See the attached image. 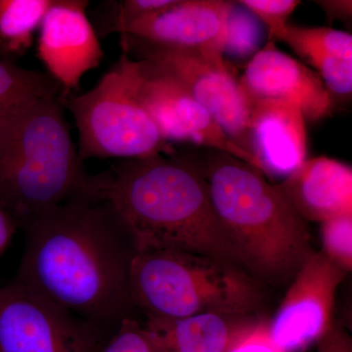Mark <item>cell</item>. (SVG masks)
<instances>
[{
  "mask_svg": "<svg viewBox=\"0 0 352 352\" xmlns=\"http://www.w3.org/2000/svg\"><path fill=\"white\" fill-rule=\"evenodd\" d=\"M15 280L72 314L113 333L135 309L133 239L107 201L76 198L25 220Z\"/></svg>",
  "mask_w": 352,
  "mask_h": 352,
  "instance_id": "1",
  "label": "cell"
},
{
  "mask_svg": "<svg viewBox=\"0 0 352 352\" xmlns=\"http://www.w3.org/2000/svg\"><path fill=\"white\" fill-rule=\"evenodd\" d=\"M97 197L119 214L138 254L191 252L244 270L215 212L203 171L177 151L116 162L99 173Z\"/></svg>",
  "mask_w": 352,
  "mask_h": 352,
  "instance_id": "2",
  "label": "cell"
},
{
  "mask_svg": "<svg viewBox=\"0 0 352 352\" xmlns=\"http://www.w3.org/2000/svg\"><path fill=\"white\" fill-rule=\"evenodd\" d=\"M204 175L245 271L275 286L289 284L315 252L307 222L258 170L227 153L210 150Z\"/></svg>",
  "mask_w": 352,
  "mask_h": 352,
  "instance_id": "3",
  "label": "cell"
},
{
  "mask_svg": "<svg viewBox=\"0 0 352 352\" xmlns=\"http://www.w3.org/2000/svg\"><path fill=\"white\" fill-rule=\"evenodd\" d=\"M61 96L36 99L0 157V205L20 226L76 198H98L78 156Z\"/></svg>",
  "mask_w": 352,
  "mask_h": 352,
  "instance_id": "4",
  "label": "cell"
},
{
  "mask_svg": "<svg viewBox=\"0 0 352 352\" xmlns=\"http://www.w3.org/2000/svg\"><path fill=\"white\" fill-rule=\"evenodd\" d=\"M131 296L147 318L204 314L254 316L263 305L258 282L221 259L179 251L138 252L132 261Z\"/></svg>",
  "mask_w": 352,
  "mask_h": 352,
  "instance_id": "5",
  "label": "cell"
},
{
  "mask_svg": "<svg viewBox=\"0 0 352 352\" xmlns=\"http://www.w3.org/2000/svg\"><path fill=\"white\" fill-rule=\"evenodd\" d=\"M61 99L75 120L82 162L143 159L176 152L134 99L122 56L91 89Z\"/></svg>",
  "mask_w": 352,
  "mask_h": 352,
  "instance_id": "6",
  "label": "cell"
},
{
  "mask_svg": "<svg viewBox=\"0 0 352 352\" xmlns=\"http://www.w3.org/2000/svg\"><path fill=\"white\" fill-rule=\"evenodd\" d=\"M122 51L132 59L151 62L175 78L236 145L256 159L252 143L251 101L222 55L141 46Z\"/></svg>",
  "mask_w": 352,
  "mask_h": 352,
  "instance_id": "7",
  "label": "cell"
},
{
  "mask_svg": "<svg viewBox=\"0 0 352 352\" xmlns=\"http://www.w3.org/2000/svg\"><path fill=\"white\" fill-rule=\"evenodd\" d=\"M107 333L17 280L0 287V352H100Z\"/></svg>",
  "mask_w": 352,
  "mask_h": 352,
  "instance_id": "8",
  "label": "cell"
},
{
  "mask_svg": "<svg viewBox=\"0 0 352 352\" xmlns=\"http://www.w3.org/2000/svg\"><path fill=\"white\" fill-rule=\"evenodd\" d=\"M122 58L134 99L151 117L166 142H188L227 153L261 173L258 160L236 145L175 78L147 60L124 54Z\"/></svg>",
  "mask_w": 352,
  "mask_h": 352,
  "instance_id": "9",
  "label": "cell"
},
{
  "mask_svg": "<svg viewBox=\"0 0 352 352\" xmlns=\"http://www.w3.org/2000/svg\"><path fill=\"white\" fill-rule=\"evenodd\" d=\"M347 273L321 251L305 261L267 321L271 339L282 351H305L327 332L333 324L336 294Z\"/></svg>",
  "mask_w": 352,
  "mask_h": 352,
  "instance_id": "10",
  "label": "cell"
},
{
  "mask_svg": "<svg viewBox=\"0 0 352 352\" xmlns=\"http://www.w3.org/2000/svg\"><path fill=\"white\" fill-rule=\"evenodd\" d=\"M233 2L175 0L171 6L127 25L120 47L164 48L224 54L226 23Z\"/></svg>",
  "mask_w": 352,
  "mask_h": 352,
  "instance_id": "11",
  "label": "cell"
},
{
  "mask_svg": "<svg viewBox=\"0 0 352 352\" xmlns=\"http://www.w3.org/2000/svg\"><path fill=\"white\" fill-rule=\"evenodd\" d=\"M87 0H54L38 28V56L60 85L62 98L78 89L83 76L105 54L88 16Z\"/></svg>",
  "mask_w": 352,
  "mask_h": 352,
  "instance_id": "12",
  "label": "cell"
},
{
  "mask_svg": "<svg viewBox=\"0 0 352 352\" xmlns=\"http://www.w3.org/2000/svg\"><path fill=\"white\" fill-rule=\"evenodd\" d=\"M239 82L251 99L296 104L307 122L330 113L333 99L320 76L268 41L258 51Z\"/></svg>",
  "mask_w": 352,
  "mask_h": 352,
  "instance_id": "13",
  "label": "cell"
},
{
  "mask_svg": "<svg viewBox=\"0 0 352 352\" xmlns=\"http://www.w3.org/2000/svg\"><path fill=\"white\" fill-rule=\"evenodd\" d=\"M250 101L252 149L261 173L267 180L282 182L307 160V120L296 104Z\"/></svg>",
  "mask_w": 352,
  "mask_h": 352,
  "instance_id": "14",
  "label": "cell"
},
{
  "mask_svg": "<svg viewBox=\"0 0 352 352\" xmlns=\"http://www.w3.org/2000/svg\"><path fill=\"white\" fill-rule=\"evenodd\" d=\"M275 188L305 222L352 214V168L328 157L305 160Z\"/></svg>",
  "mask_w": 352,
  "mask_h": 352,
  "instance_id": "15",
  "label": "cell"
},
{
  "mask_svg": "<svg viewBox=\"0 0 352 352\" xmlns=\"http://www.w3.org/2000/svg\"><path fill=\"white\" fill-rule=\"evenodd\" d=\"M258 319L204 314L179 319L147 318L146 328L161 352H226Z\"/></svg>",
  "mask_w": 352,
  "mask_h": 352,
  "instance_id": "16",
  "label": "cell"
},
{
  "mask_svg": "<svg viewBox=\"0 0 352 352\" xmlns=\"http://www.w3.org/2000/svg\"><path fill=\"white\" fill-rule=\"evenodd\" d=\"M61 94L60 85L47 74L0 59V157L32 103Z\"/></svg>",
  "mask_w": 352,
  "mask_h": 352,
  "instance_id": "17",
  "label": "cell"
},
{
  "mask_svg": "<svg viewBox=\"0 0 352 352\" xmlns=\"http://www.w3.org/2000/svg\"><path fill=\"white\" fill-rule=\"evenodd\" d=\"M54 0H0V59L14 62L32 47Z\"/></svg>",
  "mask_w": 352,
  "mask_h": 352,
  "instance_id": "18",
  "label": "cell"
},
{
  "mask_svg": "<svg viewBox=\"0 0 352 352\" xmlns=\"http://www.w3.org/2000/svg\"><path fill=\"white\" fill-rule=\"evenodd\" d=\"M282 41L302 59L310 55H330L352 60L351 34L333 28H305L289 24Z\"/></svg>",
  "mask_w": 352,
  "mask_h": 352,
  "instance_id": "19",
  "label": "cell"
},
{
  "mask_svg": "<svg viewBox=\"0 0 352 352\" xmlns=\"http://www.w3.org/2000/svg\"><path fill=\"white\" fill-rule=\"evenodd\" d=\"M175 0L104 1L91 11L92 25L99 38L118 34L139 19L171 6Z\"/></svg>",
  "mask_w": 352,
  "mask_h": 352,
  "instance_id": "20",
  "label": "cell"
},
{
  "mask_svg": "<svg viewBox=\"0 0 352 352\" xmlns=\"http://www.w3.org/2000/svg\"><path fill=\"white\" fill-rule=\"evenodd\" d=\"M258 20L247 9H239L233 2L227 18L224 53L245 57L258 50L261 39Z\"/></svg>",
  "mask_w": 352,
  "mask_h": 352,
  "instance_id": "21",
  "label": "cell"
},
{
  "mask_svg": "<svg viewBox=\"0 0 352 352\" xmlns=\"http://www.w3.org/2000/svg\"><path fill=\"white\" fill-rule=\"evenodd\" d=\"M321 252L340 267L352 268V214L340 215L321 223Z\"/></svg>",
  "mask_w": 352,
  "mask_h": 352,
  "instance_id": "22",
  "label": "cell"
},
{
  "mask_svg": "<svg viewBox=\"0 0 352 352\" xmlns=\"http://www.w3.org/2000/svg\"><path fill=\"white\" fill-rule=\"evenodd\" d=\"M237 3L250 11L268 29V41H282L289 16L300 6L298 0H240Z\"/></svg>",
  "mask_w": 352,
  "mask_h": 352,
  "instance_id": "23",
  "label": "cell"
},
{
  "mask_svg": "<svg viewBox=\"0 0 352 352\" xmlns=\"http://www.w3.org/2000/svg\"><path fill=\"white\" fill-rule=\"evenodd\" d=\"M307 63L317 69V75L332 96L351 97L352 94V60L330 56L310 55Z\"/></svg>",
  "mask_w": 352,
  "mask_h": 352,
  "instance_id": "24",
  "label": "cell"
},
{
  "mask_svg": "<svg viewBox=\"0 0 352 352\" xmlns=\"http://www.w3.org/2000/svg\"><path fill=\"white\" fill-rule=\"evenodd\" d=\"M100 352H161L146 326L133 317L124 319Z\"/></svg>",
  "mask_w": 352,
  "mask_h": 352,
  "instance_id": "25",
  "label": "cell"
},
{
  "mask_svg": "<svg viewBox=\"0 0 352 352\" xmlns=\"http://www.w3.org/2000/svg\"><path fill=\"white\" fill-rule=\"evenodd\" d=\"M267 319H256L226 352H284L271 339Z\"/></svg>",
  "mask_w": 352,
  "mask_h": 352,
  "instance_id": "26",
  "label": "cell"
},
{
  "mask_svg": "<svg viewBox=\"0 0 352 352\" xmlns=\"http://www.w3.org/2000/svg\"><path fill=\"white\" fill-rule=\"evenodd\" d=\"M316 344L317 352H352L351 336L336 322H333L332 326Z\"/></svg>",
  "mask_w": 352,
  "mask_h": 352,
  "instance_id": "27",
  "label": "cell"
},
{
  "mask_svg": "<svg viewBox=\"0 0 352 352\" xmlns=\"http://www.w3.org/2000/svg\"><path fill=\"white\" fill-rule=\"evenodd\" d=\"M317 6L323 9L328 19L332 21H351L352 16V2L351 0H322L315 1Z\"/></svg>",
  "mask_w": 352,
  "mask_h": 352,
  "instance_id": "28",
  "label": "cell"
},
{
  "mask_svg": "<svg viewBox=\"0 0 352 352\" xmlns=\"http://www.w3.org/2000/svg\"><path fill=\"white\" fill-rule=\"evenodd\" d=\"M18 228L16 219L0 205V256L10 244Z\"/></svg>",
  "mask_w": 352,
  "mask_h": 352,
  "instance_id": "29",
  "label": "cell"
}]
</instances>
